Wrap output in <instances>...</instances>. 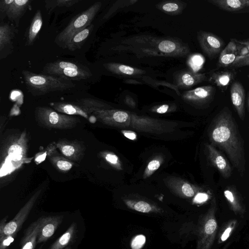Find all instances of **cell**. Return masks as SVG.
Masks as SVG:
<instances>
[{
  "mask_svg": "<svg viewBox=\"0 0 249 249\" xmlns=\"http://www.w3.org/2000/svg\"><path fill=\"white\" fill-rule=\"evenodd\" d=\"M182 79L183 82L187 86H191L195 82L194 77L188 73L184 74L182 77Z\"/></svg>",
  "mask_w": 249,
  "mask_h": 249,
  "instance_id": "d590c367",
  "label": "cell"
},
{
  "mask_svg": "<svg viewBox=\"0 0 249 249\" xmlns=\"http://www.w3.org/2000/svg\"><path fill=\"white\" fill-rule=\"evenodd\" d=\"M64 218L62 215L41 217L37 244L46 242L54 233Z\"/></svg>",
  "mask_w": 249,
  "mask_h": 249,
  "instance_id": "30bf717a",
  "label": "cell"
},
{
  "mask_svg": "<svg viewBox=\"0 0 249 249\" xmlns=\"http://www.w3.org/2000/svg\"><path fill=\"white\" fill-rule=\"evenodd\" d=\"M224 195L233 211L242 213L243 211L242 204L235 190L231 187L225 189Z\"/></svg>",
  "mask_w": 249,
  "mask_h": 249,
  "instance_id": "603a6c76",
  "label": "cell"
},
{
  "mask_svg": "<svg viewBox=\"0 0 249 249\" xmlns=\"http://www.w3.org/2000/svg\"><path fill=\"white\" fill-rule=\"evenodd\" d=\"M124 136L130 140H134L136 136L134 133L126 132L124 133Z\"/></svg>",
  "mask_w": 249,
  "mask_h": 249,
  "instance_id": "ee69618b",
  "label": "cell"
},
{
  "mask_svg": "<svg viewBox=\"0 0 249 249\" xmlns=\"http://www.w3.org/2000/svg\"><path fill=\"white\" fill-rule=\"evenodd\" d=\"M112 118L115 122L122 123L127 121L128 118V115L125 112L118 111L113 114Z\"/></svg>",
  "mask_w": 249,
  "mask_h": 249,
  "instance_id": "d6a6232c",
  "label": "cell"
},
{
  "mask_svg": "<svg viewBox=\"0 0 249 249\" xmlns=\"http://www.w3.org/2000/svg\"><path fill=\"white\" fill-rule=\"evenodd\" d=\"M8 216L7 215L5 217H3L0 221V236L2 235L3 233V229L6 225L7 220L8 219Z\"/></svg>",
  "mask_w": 249,
  "mask_h": 249,
  "instance_id": "b9f144b4",
  "label": "cell"
},
{
  "mask_svg": "<svg viewBox=\"0 0 249 249\" xmlns=\"http://www.w3.org/2000/svg\"><path fill=\"white\" fill-rule=\"evenodd\" d=\"M235 222L231 223L230 225L228 226L224 231L223 232V234L221 235L220 237V239L222 242H223L225 240H226L228 237H229L233 228H234V226L235 225Z\"/></svg>",
  "mask_w": 249,
  "mask_h": 249,
  "instance_id": "e575fe53",
  "label": "cell"
},
{
  "mask_svg": "<svg viewBox=\"0 0 249 249\" xmlns=\"http://www.w3.org/2000/svg\"><path fill=\"white\" fill-rule=\"evenodd\" d=\"M248 107H249V92L248 97Z\"/></svg>",
  "mask_w": 249,
  "mask_h": 249,
  "instance_id": "f6af8a7d",
  "label": "cell"
},
{
  "mask_svg": "<svg viewBox=\"0 0 249 249\" xmlns=\"http://www.w3.org/2000/svg\"><path fill=\"white\" fill-rule=\"evenodd\" d=\"M14 29L8 24H1L0 25V51L4 49L12 43L14 37Z\"/></svg>",
  "mask_w": 249,
  "mask_h": 249,
  "instance_id": "7402d4cb",
  "label": "cell"
},
{
  "mask_svg": "<svg viewBox=\"0 0 249 249\" xmlns=\"http://www.w3.org/2000/svg\"><path fill=\"white\" fill-rule=\"evenodd\" d=\"M62 153L67 157L74 159L78 155L79 151L78 146H76L72 143H60L58 144Z\"/></svg>",
  "mask_w": 249,
  "mask_h": 249,
  "instance_id": "d4e9b609",
  "label": "cell"
},
{
  "mask_svg": "<svg viewBox=\"0 0 249 249\" xmlns=\"http://www.w3.org/2000/svg\"><path fill=\"white\" fill-rule=\"evenodd\" d=\"M209 159L212 164L225 178H229L232 169L230 163L223 155L211 144L206 145Z\"/></svg>",
  "mask_w": 249,
  "mask_h": 249,
  "instance_id": "7c38bea8",
  "label": "cell"
},
{
  "mask_svg": "<svg viewBox=\"0 0 249 249\" xmlns=\"http://www.w3.org/2000/svg\"><path fill=\"white\" fill-rule=\"evenodd\" d=\"M40 193V190L35 194L19 211L14 218L6 224L3 229V235L16 234L20 230L23 224L27 218L34 204Z\"/></svg>",
  "mask_w": 249,
  "mask_h": 249,
  "instance_id": "52a82bcc",
  "label": "cell"
},
{
  "mask_svg": "<svg viewBox=\"0 0 249 249\" xmlns=\"http://www.w3.org/2000/svg\"><path fill=\"white\" fill-rule=\"evenodd\" d=\"M216 209V201L213 199L210 208L199 223L197 249H211L213 245L217 230Z\"/></svg>",
  "mask_w": 249,
  "mask_h": 249,
  "instance_id": "5b68a950",
  "label": "cell"
},
{
  "mask_svg": "<svg viewBox=\"0 0 249 249\" xmlns=\"http://www.w3.org/2000/svg\"><path fill=\"white\" fill-rule=\"evenodd\" d=\"M159 49L165 53L173 52L176 49V44L169 40H164L160 42L159 45Z\"/></svg>",
  "mask_w": 249,
  "mask_h": 249,
  "instance_id": "f546056e",
  "label": "cell"
},
{
  "mask_svg": "<svg viewBox=\"0 0 249 249\" xmlns=\"http://www.w3.org/2000/svg\"><path fill=\"white\" fill-rule=\"evenodd\" d=\"M233 70L229 69L216 71L211 74L210 81L224 92L234 79L236 72Z\"/></svg>",
  "mask_w": 249,
  "mask_h": 249,
  "instance_id": "2e32d148",
  "label": "cell"
},
{
  "mask_svg": "<svg viewBox=\"0 0 249 249\" xmlns=\"http://www.w3.org/2000/svg\"><path fill=\"white\" fill-rule=\"evenodd\" d=\"M242 46L237 39H231L220 53L217 63V69L230 68L241 54Z\"/></svg>",
  "mask_w": 249,
  "mask_h": 249,
  "instance_id": "9c48e42d",
  "label": "cell"
},
{
  "mask_svg": "<svg viewBox=\"0 0 249 249\" xmlns=\"http://www.w3.org/2000/svg\"><path fill=\"white\" fill-rule=\"evenodd\" d=\"M43 24L41 12L40 9L36 10L30 24L26 39V45L31 46L34 44Z\"/></svg>",
  "mask_w": 249,
  "mask_h": 249,
  "instance_id": "ac0fdd59",
  "label": "cell"
},
{
  "mask_svg": "<svg viewBox=\"0 0 249 249\" xmlns=\"http://www.w3.org/2000/svg\"><path fill=\"white\" fill-rule=\"evenodd\" d=\"M178 5L174 3H166L162 6V9L164 11L168 12L175 11L178 10Z\"/></svg>",
  "mask_w": 249,
  "mask_h": 249,
  "instance_id": "74e56055",
  "label": "cell"
},
{
  "mask_svg": "<svg viewBox=\"0 0 249 249\" xmlns=\"http://www.w3.org/2000/svg\"><path fill=\"white\" fill-rule=\"evenodd\" d=\"M230 94L231 102L239 118L243 120L245 115V91L242 84L234 81L231 86Z\"/></svg>",
  "mask_w": 249,
  "mask_h": 249,
  "instance_id": "4fadbf2b",
  "label": "cell"
},
{
  "mask_svg": "<svg viewBox=\"0 0 249 249\" xmlns=\"http://www.w3.org/2000/svg\"><path fill=\"white\" fill-rule=\"evenodd\" d=\"M203 63V58L199 55H195L190 61V65L195 71H197Z\"/></svg>",
  "mask_w": 249,
  "mask_h": 249,
  "instance_id": "4dcf8cb0",
  "label": "cell"
},
{
  "mask_svg": "<svg viewBox=\"0 0 249 249\" xmlns=\"http://www.w3.org/2000/svg\"><path fill=\"white\" fill-rule=\"evenodd\" d=\"M169 106L167 105H163L160 107H159L157 109V112L159 113H164L166 112L168 109Z\"/></svg>",
  "mask_w": 249,
  "mask_h": 249,
  "instance_id": "7bdbcfd3",
  "label": "cell"
},
{
  "mask_svg": "<svg viewBox=\"0 0 249 249\" xmlns=\"http://www.w3.org/2000/svg\"><path fill=\"white\" fill-rule=\"evenodd\" d=\"M160 166V162L158 160L151 161L147 165V170L149 171H154L158 169Z\"/></svg>",
  "mask_w": 249,
  "mask_h": 249,
  "instance_id": "f35d334b",
  "label": "cell"
},
{
  "mask_svg": "<svg viewBox=\"0 0 249 249\" xmlns=\"http://www.w3.org/2000/svg\"><path fill=\"white\" fill-rule=\"evenodd\" d=\"M208 198V196L205 193H199L195 198V200L197 203H201L206 201Z\"/></svg>",
  "mask_w": 249,
  "mask_h": 249,
  "instance_id": "60d3db41",
  "label": "cell"
},
{
  "mask_svg": "<svg viewBox=\"0 0 249 249\" xmlns=\"http://www.w3.org/2000/svg\"><path fill=\"white\" fill-rule=\"evenodd\" d=\"M53 162L55 163L56 167L61 171H67L72 167L71 163L65 159L56 158L53 160Z\"/></svg>",
  "mask_w": 249,
  "mask_h": 249,
  "instance_id": "f1b7e54d",
  "label": "cell"
},
{
  "mask_svg": "<svg viewBox=\"0 0 249 249\" xmlns=\"http://www.w3.org/2000/svg\"><path fill=\"white\" fill-rule=\"evenodd\" d=\"M54 109L59 112L68 115H78L85 118H88L89 113L87 107L81 105H75L68 103L55 102L51 104Z\"/></svg>",
  "mask_w": 249,
  "mask_h": 249,
  "instance_id": "e0dca14e",
  "label": "cell"
},
{
  "mask_svg": "<svg viewBox=\"0 0 249 249\" xmlns=\"http://www.w3.org/2000/svg\"><path fill=\"white\" fill-rule=\"evenodd\" d=\"M125 203L131 209L142 213L160 212V210L158 208L152 206L147 202L142 200L136 202L126 201Z\"/></svg>",
  "mask_w": 249,
  "mask_h": 249,
  "instance_id": "cb8c5ba5",
  "label": "cell"
},
{
  "mask_svg": "<svg viewBox=\"0 0 249 249\" xmlns=\"http://www.w3.org/2000/svg\"><path fill=\"white\" fill-rule=\"evenodd\" d=\"M210 2L218 8L229 12H249V0H212Z\"/></svg>",
  "mask_w": 249,
  "mask_h": 249,
  "instance_id": "5bb4252c",
  "label": "cell"
},
{
  "mask_svg": "<svg viewBox=\"0 0 249 249\" xmlns=\"http://www.w3.org/2000/svg\"><path fill=\"white\" fill-rule=\"evenodd\" d=\"M200 41L203 50L211 58L219 55L224 48L225 43L222 38L211 33H202Z\"/></svg>",
  "mask_w": 249,
  "mask_h": 249,
  "instance_id": "8fae6325",
  "label": "cell"
},
{
  "mask_svg": "<svg viewBox=\"0 0 249 249\" xmlns=\"http://www.w3.org/2000/svg\"><path fill=\"white\" fill-rule=\"evenodd\" d=\"M23 149L22 147L18 144H13L11 145L8 149V153L13 160H19L22 157V153Z\"/></svg>",
  "mask_w": 249,
  "mask_h": 249,
  "instance_id": "4316f807",
  "label": "cell"
},
{
  "mask_svg": "<svg viewBox=\"0 0 249 249\" xmlns=\"http://www.w3.org/2000/svg\"><path fill=\"white\" fill-rule=\"evenodd\" d=\"M248 78H249V75H248Z\"/></svg>",
  "mask_w": 249,
  "mask_h": 249,
  "instance_id": "c3c4849f",
  "label": "cell"
},
{
  "mask_svg": "<svg viewBox=\"0 0 249 249\" xmlns=\"http://www.w3.org/2000/svg\"><path fill=\"white\" fill-rule=\"evenodd\" d=\"M80 1L79 0H45V7L52 10L57 7H70Z\"/></svg>",
  "mask_w": 249,
  "mask_h": 249,
  "instance_id": "484cf974",
  "label": "cell"
},
{
  "mask_svg": "<svg viewBox=\"0 0 249 249\" xmlns=\"http://www.w3.org/2000/svg\"><path fill=\"white\" fill-rule=\"evenodd\" d=\"M15 236L12 234L0 237V249H6L14 241Z\"/></svg>",
  "mask_w": 249,
  "mask_h": 249,
  "instance_id": "1f68e13d",
  "label": "cell"
},
{
  "mask_svg": "<svg viewBox=\"0 0 249 249\" xmlns=\"http://www.w3.org/2000/svg\"><path fill=\"white\" fill-rule=\"evenodd\" d=\"M64 249H71V247L69 246V247H66V248H65Z\"/></svg>",
  "mask_w": 249,
  "mask_h": 249,
  "instance_id": "7dc6e473",
  "label": "cell"
},
{
  "mask_svg": "<svg viewBox=\"0 0 249 249\" xmlns=\"http://www.w3.org/2000/svg\"><path fill=\"white\" fill-rule=\"evenodd\" d=\"M76 226V223L73 222L67 231L52 245L49 249H64L67 247L75 237Z\"/></svg>",
  "mask_w": 249,
  "mask_h": 249,
  "instance_id": "d6986e66",
  "label": "cell"
},
{
  "mask_svg": "<svg viewBox=\"0 0 249 249\" xmlns=\"http://www.w3.org/2000/svg\"><path fill=\"white\" fill-rule=\"evenodd\" d=\"M100 2H96L75 17L57 35L54 40L55 42L59 46L66 48L73 36L91 24L100 8Z\"/></svg>",
  "mask_w": 249,
  "mask_h": 249,
  "instance_id": "3957f363",
  "label": "cell"
},
{
  "mask_svg": "<svg viewBox=\"0 0 249 249\" xmlns=\"http://www.w3.org/2000/svg\"><path fill=\"white\" fill-rule=\"evenodd\" d=\"M22 74L28 91L34 96L64 91L75 86L71 80L52 75L35 73L27 70H23Z\"/></svg>",
  "mask_w": 249,
  "mask_h": 249,
  "instance_id": "7a4b0ae2",
  "label": "cell"
},
{
  "mask_svg": "<svg viewBox=\"0 0 249 249\" xmlns=\"http://www.w3.org/2000/svg\"><path fill=\"white\" fill-rule=\"evenodd\" d=\"M31 2L30 0H1V16H6L10 20L15 21L18 26L19 20L29 8Z\"/></svg>",
  "mask_w": 249,
  "mask_h": 249,
  "instance_id": "ba28073f",
  "label": "cell"
},
{
  "mask_svg": "<svg viewBox=\"0 0 249 249\" xmlns=\"http://www.w3.org/2000/svg\"><path fill=\"white\" fill-rule=\"evenodd\" d=\"M105 159L109 163L111 164L115 165L116 164L118 161V159L116 155L111 154L107 153L105 155Z\"/></svg>",
  "mask_w": 249,
  "mask_h": 249,
  "instance_id": "8d00e7d4",
  "label": "cell"
},
{
  "mask_svg": "<svg viewBox=\"0 0 249 249\" xmlns=\"http://www.w3.org/2000/svg\"><path fill=\"white\" fill-rule=\"evenodd\" d=\"M238 41L243 45V53L241 55L238 56L229 69L234 70L249 66V38L238 40Z\"/></svg>",
  "mask_w": 249,
  "mask_h": 249,
  "instance_id": "44dd1931",
  "label": "cell"
},
{
  "mask_svg": "<svg viewBox=\"0 0 249 249\" xmlns=\"http://www.w3.org/2000/svg\"><path fill=\"white\" fill-rule=\"evenodd\" d=\"M36 115L37 121L42 125L58 129H68L74 127L77 118L57 113L53 109L46 107L36 108Z\"/></svg>",
  "mask_w": 249,
  "mask_h": 249,
  "instance_id": "8992f818",
  "label": "cell"
},
{
  "mask_svg": "<svg viewBox=\"0 0 249 249\" xmlns=\"http://www.w3.org/2000/svg\"><path fill=\"white\" fill-rule=\"evenodd\" d=\"M229 245V244H228L227 245H226V246H225L222 249H227Z\"/></svg>",
  "mask_w": 249,
  "mask_h": 249,
  "instance_id": "bcb514c9",
  "label": "cell"
},
{
  "mask_svg": "<svg viewBox=\"0 0 249 249\" xmlns=\"http://www.w3.org/2000/svg\"><path fill=\"white\" fill-rule=\"evenodd\" d=\"M41 217L33 222L26 230L21 240L20 249H34L37 244L40 228Z\"/></svg>",
  "mask_w": 249,
  "mask_h": 249,
  "instance_id": "9a60e30c",
  "label": "cell"
},
{
  "mask_svg": "<svg viewBox=\"0 0 249 249\" xmlns=\"http://www.w3.org/2000/svg\"><path fill=\"white\" fill-rule=\"evenodd\" d=\"M119 70L122 72L128 75L133 74L134 71L132 67L125 65L119 66Z\"/></svg>",
  "mask_w": 249,
  "mask_h": 249,
  "instance_id": "ab89813d",
  "label": "cell"
},
{
  "mask_svg": "<svg viewBox=\"0 0 249 249\" xmlns=\"http://www.w3.org/2000/svg\"><path fill=\"white\" fill-rule=\"evenodd\" d=\"M93 28V25L90 24L81 31L77 33L71 39L66 48L73 51L80 49L87 39Z\"/></svg>",
  "mask_w": 249,
  "mask_h": 249,
  "instance_id": "ffe728a7",
  "label": "cell"
},
{
  "mask_svg": "<svg viewBox=\"0 0 249 249\" xmlns=\"http://www.w3.org/2000/svg\"><path fill=\"white\" fill-rule=\"evenodd\" d=\"M146 242V237L143 234H139L132 239L130 247L131 249H141Z\"/></svg>",
  "mask_w": 249,
  "mask_h": 249,
  "instance_id": "83f0119b",
  "label": "cell"
},
{
  "mask_svg": "<svg viewBox=\"0 0 249 249\" xmlns=\"http://www.w3.org/2000/svg\"><path fill=\"white\" fill-rule=\"evenodd\" d=\"M183 194L188 197H192L195 195V191L188 183L184 184L181 188Z\"/></svg>",
  "mask_w": 249,
  "mask_h": 249,
  "instance_id": "836d02e7",
  "label": "cell"
},
{
  "mask_svg": "<svg viewBox=\"0 0 249 249\" xmlns=\"http://www.w3.org/2000/svg\"><path fill=\"white\" fill-rule=\"evenodd\" d=\"M212 143L222 150L240 176L246 171L244 142L231 110L225 107L215 117L210 132Z\"/></svg>",
  "mask_w": 249,
  "mask_h": 249,
  "instance_id": "6da1fadb",
  "label": "cell"
},
{
  "mask_svg": "<svg viewBox=\"0 0 249 249\" xmlns=\"http://www.w3.org/2000/svg\"><path fill=\"white\" fill-rule=\"evenodd\" d=\"M44 72L52 75L70 80H81L89 78L91 72L88 67L75 62L58 60L47 64Z\"/></svg>",
  "mask_w": 249,
  "mask_h": 249,
  "instance_id": "277c9868",
  "label": "cell"
}]
</instances>
